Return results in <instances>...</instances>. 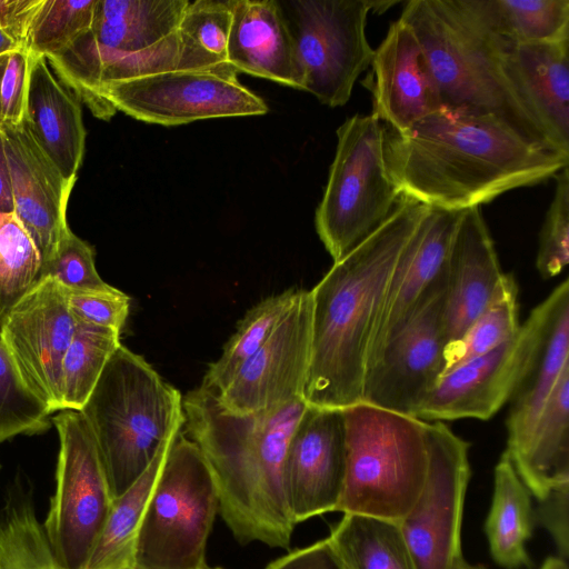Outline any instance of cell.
Wrapping results in <instances>:
<instances>
[{
    "mask_svg": "<svg viewBox=\"0 0 569 569\" xmlns=\"http://www.w3.org/2000/svg\"><path fill=\"white\" fill-rule=\"evenodd\" d=\"M311 301L298 297L264 345L216 397L238 415L256 413L303 400L310 360Z\"/></svg>",
    "mask_w": 569,
    "mask_h": 569,
    "instance_id": "16",
    "label": "cell"
},
{
    "mask_svg": "<svg viewBox=\"0 0 569 569\" xmlns=\"http://www.w3.org/2000/svg\"><path fill=\"white\" fill-rule=\"evenodd\" d=\"M505 44L569 39V0H467Z\"/></svg>",
    "mask_w": 569,
    "mask_h": 569,
    "instance_id": "30",
    "label": "cell"
},
{
    "mask_svg": "<svg viewBox=\"0 0 569 569\" xmlns=\"http://www.w3.org/2000/svg\"><path fill=\"white\" fill-rule=\"evenodd\" d=\"M264 569H343V567L327 537L277 558Z\"/></svg>",
    "mask_w": 569,
    "mask_h": 569,
    "instance_id": "45",
    "label": "cell"
},
{
    "mask_svg": "<svg viewBox=\"0 0 569 569\" xmlns=\"http://www.w3.org/2000/svg\"><path fill=\"white\" fill-rule=\"evenodd\" d=\"M518 311L517 283L513 276L507 273L493 299L462 338L446 348L445 371L488 353L510 340L521 326Z\"/></svg>",
    "mask_w": 569,
    "mask_h": 569,
    "instance_id": "36",
    "label": "cell"
},
{
    "mask_svg": "<svg viewBox=\"0 0 569 569\" xmlns=\"http://www.w3.org/2000/svg\"><path fill=\"white\" fill-rule=\"evenodd\" d=\"M219 493L199 447L174 436L140 523L134 569H206Z\"/></svg>",
    "mask_w": 569,
    "mask_h": 569,
    "instance_id": "8",
    "label": "cell"
},
{
    "mask_svg": "<svg viewBox=\"0 0 569 569\" xmlns=\"http://www.w3.org/2000/svg\"><path fill=\"white\" fill-rule=\"evenodd\" d=\"M227 62L236 72L302 90L291 32L276 0H232Z\"/></svg>",
    "mask_w": 569,
    "mask_h": 569,
    "instance_id": "26",
    "label": "cell"
},
{
    "mask_svg": "<svg viewBox=\"0 0 569 569\" xmlns=\"http://www.w3.org/2000/svg\"><path fill=\"white\" fill-rule=\"evenodd\" d=\"M531 496L569 483V367L560 375L525 441L505 451Z\"/></svg>",
    "mask_w": 569,
    "mask_h": 569,
    "instance_id": "27",
    "label": "cell"
},
{
    "mask_svg": "<svg viewBox=\"0 0 569 569\" xmlns=\"http://www.w3.org/2000/svg\"><path fill=\"white\" fill-rule=\"evenodd\" d=\"M50 278L70 292L107 290L94 264V249L69 228L54 253L41 266L40 280Z\"/></svg>",
    "mask_w": 569,
    "mask_h": 569,
    "instance_id": "40",
    "label": "cell"
},
{
    "mask_svg": "<svg viewBox=\"0 0 569 569\" xmlns=\"http://www.w3.org/2000/svg\"><path fill=\"white\" fill-rule=\"evenodd\" d=\"M446 267L367 371L361 401L416 417L445 371Z\"/></svg>",
    "mask_w": 569,
    "mask_h": 569,
    "instance_id": "14",
    "label": "cell"
},
{
    "mask_svg": "<svg viewBox=\"0 0 569 569\" xmlns=\"http://www.w3.org/2000/svg\"><path fill=\"white\" fill-rule=\"evenodd\" d=\"M182 406L183 426L212 471L219 513L234 538L243 545L289 548L296 522L286 495L284 461L308 407L305 400L238 415L200 385L183 397Z\"/></svg>",
    "mask_w": 569,
    "mask_h": 569,
    "instance_id": "3",
    "label": "cell"
},
{
    "mask_svg": "<svg viewBox=\"0 0 569 569\" xmlns=\"http://www.w3.org/2000/svg\"><path fill=\"white\" fill-rule=\"evenodd\" d=\"M539 569H569L567 560L560 557H548Z\"/></svg>",
    "mask_w": 569,
    "mask_h": 569,
    "instance_id": "49",
    "label": "cell"
},
{
    "mask_svg": "<svg viewBox=\"0 0 569 569\" xmlns=\"http://www.w3.org/2000/svg\"><path fill=\"white\" fill-rule=\"evenodd\" d=\"M462 212L427 206L389 279L369 350L367 371L410 319L427 290L443 271Z\"/></svg>",
    "mask_w": 569,
    "mask_h": 569,
    "instance_id": "20",
    "label": "cell"
},
{
    "mask_svg": "<svg viewBox=\"0 0 569 569\" xmlns=\"http://www.w3.org/2000/svg\"><path fill=\"white\" fill-rule=\"evenodd\" d=\"M447 347L462 338L502 286V272L480 207L465 209L446 261Z\"/></svg>",
    "mask_w": 569,
    "mask_h": 569,
    "instance_id": "23",
    "label": "cell"
},
{
    "mask_svg": "<svg viewBox=\"0 0 569 569\" xmlns=\"http://www.w3.org/2000/svg\"><path fill=\"white\" fill-rule=\"evenodd\" d=\"M536 525L531 493L503 451L495 467L491 507L485 522L492 559L506 569L530 565L526 545Z\"/></svg>",
    "mask_w": 569,
    "mask_h": 569,
    "instance_id": "28",
    "label": "cell"
},
{
    "mask_svg": "<svg viewBox=\"0 0 569 569\" xmlns=\"http://www.w3.org/2000/svg\"><path fill=\"white\" fill-rule=\"evenodd\" d=\"M50 413L23 382L6 346L0 316V443L18 435L48 430Z\"/></svg>",
    "mask_w": 569,
    "mask_h": 569,
    "instance_id": "39",
    "label": "cell"
},
{
    "mask_svg": "<svg viewBox=\"0 0 569 569\" xmlns=\"http://www.w3.org/2000/svg\"><path fill=\"white\" fill-rule=\"evenodd\" d=\"M346 459L343 410L307 407L284 461L286 495L296 525L337 510Z\"/></svg>",
    "mask_w": 569,
    "mask_h": 569,
    "instance_id": "17",
    "label": "cell"
},
{
    "mask_svg": "<svg viewBox=\"0 0 569 569\" xmlns=\"http://www.w3.org/2000/svg\"><path fill=\"white\" fill-rule=\"evenodd\" d=\"M328 539L343 569H416L397 522L343 513Z\"/></svg>",
    "mask_w": 569,
    "mask_h": 569,
    "instance_id": "31",
    "label": "cell"
},
{
    "mask_svg": "<svg viewBox=\"0 0 569 569\" xmlns=\"http://www.w3.org/2000/svg\"><path fill=\"white\" fill-rule=\"evenodd\" d=\"M77 322L69 292L41 279L4 317L3 339L28 389L52 413L62 410L61 365Z\"/></svg>",
    "mask_w": 569,
    "mask_h": 569,
    "instance_id": "15",
    "label": "cell"
},
{
    "mask_svg": "<svg viewBox=\"0 0 569 569\" xmlns=\"http://www.w3.org/2000/svg\"><path fill=\"white\" fill-rule=\"evenodd\" d=\"M523 325L495 350L445 371L417 411L425 421L488 420L510 400L528 349Z\"/></svg>",
    "mask_w": 569,
    "mask_h": 569,
    "instance_id": "21",
    "label": "cell"
},
{
    "mask_svg": "<svg viewBox=\"0 0 569 569\" xmlns=\"http://www.w3.org/2000/svg\"><path fill=\"white\" fill-rule=\"evenodd\" d=\"M29 77V52L9 56L0 84V126L20 124L24 118Z\"/></svg>",
    "mask_w": 569,
    "mask_h": 569,
    "instance_id": "43",
    "label": "cell"
},
{
    "mask_svg": "<svg viewBox=\"0 0 569 569\" xmlns=\"http://www.w3.org/2000/svg\"><path fill=\"white\" fill-rule=\"evenodd\" d=\"M60 441L56 491L42 523L60 569H83L113 497L92 431L79 410L53 416Z\"/></svg>",
    "mask_w": 569,
    "mask_h": 569,
    "instance_id": "11",
    "label": "cell"
},
{
    "mask_svg": "<svg viewBox=\"0 0 569 569\" xmlns=\"http://www.w3.org/2000/svg\"><path fill=\"white\" fill-rule=\"evenodd\" d=\"M569 39L505 44L503 68L521 103L557 149L569 152Z\"/></svg>",
    "mask_w": 569,
    "mask_h": 569,
    "instance_id": "24",
    "label": "cell"
},
{
    "mask_svg": "<svg viewBox=\"0 0 569 569\" xmlns=\"http://www.w3.org/2000/svg\"><path fill=\"white\" fill-rule=\"evenodd\" d=\"M342 410L346 477L336 511L399 523L426 481V421L362 401Z\"/></svg>",
    "mask_w": 569,
    "mask_h": 569,
    "instance_id": "7",
    "label": "cell"
},
{
    "mask_svg": "<svg viewBox=\"0 0 569 569\" xmlns=\"http://www.w3.org/2000/svg\"><path fill=\"white\" fill-rule=\"evenodd\" d=\"M41 259L17 216L0 213V316L4 317L39 281Z\"/></svg>",
    "mask_w": 569,
    "mask_h": 569,
    "instance_id": "37",
    "label": "cell"
},
{
    "mask_svg": "<svg viewBox=\"0 0 569 569\" xmlns=\"http://www.w3.org/2000/svg\"><path fill=\"white\" fill-rule=\"evenodd\" d=\"M98 0H42L29 26L28 52L46 59L67 50L93 21Z\"/></svg>",
    "mask_w": 569,
    "mask_h": 569,
    "instance_id": "38",
    "label": "cell"
},
{
    "mask_svg": "<svg viewBox=\"0 0 569 569\" xmlns=\"http://www.w3.org/2000/svg\"><path fill=\"white\" fill-rule=\"evenodd\" d=\"M14 213L11 178L4 149L3 136L0 131V213Z\"/></svg>",
    "mask_w": 569,
    "mask_h": 569,
    "instance_id": "47",
    "label": "cell"
},
{
    "mask_svg": "<svg viewBox=\"0 0 569 569\" xmlns=\"http://www.w3.org/2000/svg\"><path fill=\"white\" fill-rule=\"evenodd\" d=\"M528 349L510 397L507 448L525 441L562 371L569 367V280L565 279L523 323Z\"/></svg>",
    "mask_w": 569,
    "mask_h": 569,
    "instance_id": "18",
    "label": "cell"
},
{
    "mask_svg": "<svg viewBox=\"0 0 569 569\" xmlns=\"http://www.w3.org/2000/svg\"><path fill=\"white\" fill-rule=\"evenodd\" d=\"M0 569H60L31 492L10 493L0 511Z\"/></svg>",
    "mask_w": 569,
    "mask_h": 569,
    "instance_id": "35",
    "label": "cell"
},
{
    "mask_svg": "<svg viewBox=\"0 0 569 569\" xmlns=\"http://www.w3.org/2000/svg\"><path fill=\"white\" fill-rule=\"evenodd\" d=\"M182 395L120 345L80 410L96 439L113 499L147 470L184 425Z\"/></svg>",
    "mask_w": 569,
    "mask_h": 569,
    "instance_id": "5",
    "label": "cell"
},
{
    "mask_svg": "<svg viewBox=\"0 0 569 569\" xmlns=\"http://www.w3.org/2000/svg\"><path fill=\"white\" fill-rule=\"evenodd\" d=\"M569 483L552 489L538 500L535 510L536 523L543 527L551 536L560 558L567 560L569 551L568 530Z\"/></svg>",
    "mask_w": 569,
    "mask_h": 569,
    "instance_id": "44",
    "label": "cell"
},
{
    "mask_svg": "<svg viewBox=\"0 0 569 569\" xmlns=\"http://www.w3.org/2000/svg\"><path fill=\"white\" fill-rule=\"evenodd\" d=\"M299 289H287L253 306L239 321L236 332L212 362L201 386L221 392L239 369L264 345L296 301Z\"/></svg>",
    "mask_w": 569,
    "mask_h": 569,
    "instance_id": "32",
    "label": "cell"
},
{
    "mask_svg": "<svg viewBox=\"0 0 569 569\" xmlns=\"http://www.w3.org/2000/svg\"><path fill=\"white\" fill-rule=\"evenodd\" d=\"M96 97L94 117L106 121L117 111L161 126L268 112L263 99L244 87L229 64L174 69L113 81L99 87Z\"/></svg>",
    "mask_w": 569,
    "mask_h": 569,
    "instance_id": "10",
    "label": "cell"
},
{
    "mask_svg": "<svg viewBox=\"0 0 569 569\" xmlns=\"http://www.w3.org/2000/svg\"><path fill=\"white\" fill-rule=\"evenodd\" d=\"M423 488L398 523L416 569H455L463 559L461 522L470 479V443L442 421H426Z\"/></svg>",
    "mask_w": 569,
    "mask_h": 569,
    "instance_id": "13",
    "label": "cell"
},
{
    "mask_svg": "<svg viewBox=\"0 0 569 569\" xmlns=\"http://www.w3.org/2000/svg\"><path fill=\"white\" fill-rule=\"evenodd\" d=\"M27 50V33L17 29L0 28V57Z\"/></svg>",
    "mask_w": 569,
    "mask_h": 569,
    "instance_id": "48",
    "label": "cell"
},
{
    "mask_svg": "<svg viewBox=\"0 0 569 569\" xmlns=\"http://www.w3.org/2000/svg\"><path fill=\"white\" fill-rule=\"evenodd\" d=\"M386 163L402 194L448 210L480 207L568 167L495 116L441 109L399 132L386 126Z\"/></svg>",
    "mask_w": 569,
    "mask_h": 569,
    "instance_id": "1",
    "label": "cell"
},
{
    "mask_svg": "<svg viewBox=\"0 0 569 569\" xmlns=\"http://www.w3.org/2000/svg\"><path fill=\"white\" fill-rule=\"evenodd\" d=\"M113 329L77 322L61 365L62 410H81L113 352L121 345Z\"/></svg>",
    "mask_w": 569,
    "mask_h": 569,
    "instance_id": "34",
    "label": "cell"
},
{
    "mask_svg": "<svg viewBox=\"0 0 569 569\" xmlns=\"http://www.w3.org/2000/svg\"><path fill=\"white\" fill-rule=\"evenodd\" d=\"M372 113L402 132L442 109L422 49L402 20L395 21L375 50Z\"/></svg>",
    "mask_w": 569,
    "mask_h": 569,
    "instance_id": "22",
    "label": "cell"
},
{
    "mask_svg": "<svg viewBox=\"0 0 569 569\" xmlns=\"http://www.w3.org/2000/svg\"><path fill=\"white\" fill-rule=\"evenodd\" d=\"M42 0H0V28L23 31L28 36L31 20Z\"/></svg>",
    "mask_w": 569,
    "mask_h": 569,
    "instance_id": "46",
    "label": "cell"
},
{
    "mask_svg": "<svg viewBox=\"0 0 569 569\" xmlns=\"http://www.w3.org/2000/svg\"><path fill=\"white\" fill-rule=\"evenodd\" d=\"M173 438L160 449L137 481L113 499L83 569H134L136 542L142 516Z\"/></svg>",
    "mask_w": 569,
    "mask_h": 569,
    "instance_id": "29",
    "label": "cell"
},
{
    "mask_svg": "<svg viewBox=\"0 0 569 569\" xmlns=\"http://www.w3.org/2000/svg\"><path fill=\"white\" fill-rule=\"evenodd\" d=\"M232 0L189 1L179 26V69H209L228 64Z\"/></svg>",
    "mask_w": 569,
    "mask_h": 569,
    "instance_id": "33",
    "label": "cell"
},
{
    "mask_svg": "<svg viewBox=\"0 0 569 569\" xmlns=\"http://www.w3.org/2000/svg\"><path fill=\"white\" fill-rule=\"evenodd\" d=\"M206 569H222V568H218V567L217 568H210V567H207Z\"/></svg>",
    "mask_w": 569,
    "mask_h": 569,
    "instance_id": "52",
    "label": "cell"
},
{
    "mask_svg": "<svg viewBox=\"0 0 569 569\" xmlns=\"http://www.w3.org/2000/svg\"><path fill=\"white\" fill-rule=\"evenodd\" d=\"M399 19L411 28L422 49L442 109L495 116L528 140L557 149L506 74L505 43L487 29L467 0H410Z\"/></svg>",
    "mask_w": 569,
    "mask_h": 569,
    "instance_id": "4",
    "label": "cell"
},
{
    "mask_svg": "<svg viewBox=\"0 0 569 569\" xmlns=\"http://www.w3.org/2000/svg\"><path fill=\"white\" fill-rule=\"evenodd\" d=\"M386 124L373 113L355 114L337 130V148L322 199L317 233L333 262L372 234L401 193L389 174Z\"/></svg>",
    "mask_w": 569,
    "mask_h": 569,
    "instance_id": "9",
    "label": "cell"
},
{
    "mask_svg": "<svg viewBox=\"0 0 569 569\" xmlns=\"http://www.w3.org/2000/svg\"><path fill=\"white\" fill-rule=\"evenodd\" d=\"M188 3L98 0L90 29L47 61L94 116L102 84L179 69L178 26Z\"/></svg>",
    "mask_w": 569,
    "mask_h": 569,
    "instance_id": "6",
    "label": "cell"
},
{
    "mask_svg": "<svg viewBox=\"0 0 569 569\" xmlns=\"http://www.w3.org/2000/svg\"><path fill=\"white\" fill-rule=\"evenodd\" d=\"M14 214L32 239L41 266L56 251L67 223L74 182L68 181L38 146L24 123L1 124Z\"/></svg>",
    "mask_w": 569,
    "mask_h": 569,
    "instance_id": "19",
    "label": "cell"
},
{
    "mask_svg": "<svg viewBox=\"0 0 569 569\" xmlns=\"http://www.w3.org/2000/svg\"><path fill=\"white\" fill-rule=\"evenodd\" d=\"M22 122L62 176L76 182L87 137L81 101L56 76L44 57L30 52Z\"/></svg>",
    "mask_w": 569,
    "mask_h": 569,
    "instance_id": "25",
    "label": "cell"
},
{
    "mask_svg": "<svg viewBox=\"0 0 569 569\" xmlns=\"http://www.w3.org/2000/svg\"><path fill=\"white\" fill-rule=\"evenodd\" d=\"M455 569H486L483 566H473L466 562L463 559L456 566Z\"/></svg>",
    "mask_w": 569,
    "mask_h": 569,
    "instance_id": "50",
    "label": "cell"
},
{
    "mask_svg": "<svg viewBox=\"0 0 569 569\" xmlns=\"http://www.w3.org/2000/svg\"><path fill=\"white\" fill-rule=\"evenodd\" d=\"M9 56L10 54H4L0 57V84Z\"/></svg>",
    "mask_w": 569,
    "mask_h": 569,
    "instance_id": "51",
    "label": "cell"
},
{
    "mask_svg": "<svg viewBox=\"0 0 569 569\" xmlns=\"http://www.w3.org/2000/svg\"><path fill=\"white\" fill-rule=\"evenodd\" d=\"M427 204L402 194L388 219L309 290L308 407L345 409L361 402L369 350L389 279Z\"/></svg>",
    "mask_w": 569,
    "mask_h": 569,
    "instance_id": "2",
    "label": "cell"
},
{
    "mask_svg": "<svg viewBox=\"0 0 569 569\" xmlns=\"http://www.w3.org/2000/svg\"><path fill=\"white\" fill-rule=\"evenodd\" d=\"M553 199L539 237L536 267L545 280L558 276L569 262V174L558 172Z\"/></svg>",
    "mask_w": 569,
    "mask_h": 569,
    "instance_id": "41",
    "label": "cell"
},
{
    "mask_svg": "<svg viewBox=\"0 0 569 569\" xmlns=\"http://www.w3.org/2000/svg\"><path fill=\"white\" fill-rule=\"evenodd\" d=\"M69 292V308L76 322L121 332L130 309V297L111 287L107 290Z\"/></svg>",
    "mask_w": 569,
    "mask_h": 569,
    "instance_id": "42",
    "label": "cell"
},
{
    "mask_svg": "<svg viewBox=\"0 0 569 569\" xmlns=\"http://www.w3.org/2000/svg\"><path fill=\"white\" fill-rule=\"evenodd\" d=\"M371 0H292L286 16L302 90L336 108L350 99L375 50L366 36ZM284 12V11H283Z\"/></svg>",
    "mask_w": 569,
    "mask_h": 569,
    "instance_id": "12",
    "label": "cell"
}]
</instances>
